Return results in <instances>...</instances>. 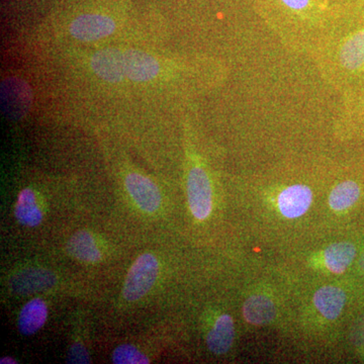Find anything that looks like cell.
Returning a JSON list of instances; mask_svg holds the SVG:
<instances>
[{
	"instance_id": "1",
	"label": "cell",
	"mask_w": 364,
	"mask_h": 364,
	"mask_svg": "<svg viewBox=\"0 0 364 364\" xmlns=\"http://www.w3.org/2000/svg\"><path fill=\"white\" fill-rule=\"evenodd\" d=\"M280 43L310 55L348 11L345 0H253Z\"/></svg>"
},
{
	"instance_id": "2",
	"label": "cell",
	"mask_w": 364,
	"mask_h": 364,
	"mask_svg": "<svg viewBox=\"0 0 364 364\" xmlns=\"http://www.w3.org/2000/svg\"><path fill=\"white\" fill-rule=\"evenodd\" d=\"M309 56L342 100L364 95V11L352 9Z\"/></svg>"
},
{
	"instance_id": "3",
	"label": "cell",
	"mask_w": 364,
	"mask_h": 364,
	"mask_svg": "<svg viewBox=\"0 0 364 364\" xmlns=\"http://www.w3.org/2000/svg\"><path fill=\"white\" fill-rule=\"evenodd\" d=\"M159 274V261L152 253L139 256L132 265L123 287V296L133 303L144 298L152 287Z\"/></svg>"
},
{
	"instance_id": "4",
	"label": "cell",
	"mask_w": 364,
	"mask_h": 364,
	"mask_svg": "<svg viewBox=\"0 0 364 364\" xmlns=\"http://www.w3.org/2000/svg\"><path fill=\"white\" fill-rule=\"evenodd\" d=\"M188 200L191 214L198 221H205L213 210V188L207 170L195 164L188 170Z\"/></svg>"
},
{
	"instance_id": "5",
	"label": "cell",
	"mask_w": 364,
	"mask_h": 364,
	"mask_svg": "<svg viewBox=\"0 0 364 364\" xmlns=\"http://www.w3.org/2000/svg\"><path fill=\"white\" fill-rule=\"evenodd\" d=\"M32 102V91L26 81L14 77L2 81L1 107L7 117L20 119L26 117Z\"/></svg>"
},
{
	"instance_id": "6",
	"label": "cell",
	"mask_w": 364,
	"mask_h": 364,
	"mask_svg": "<svg viewBox=\"0 0 364 364\" xmlns=\"http://www.w3.org/2000/svg\"><path fill=\"white\" fill-rule=\"evenodd\" d=\"M124 184L129 196L142 212L154 214L161 207V193L149 177L133 172L127 176Z\"/></svg>"
},
{
	"instance_id": "7",
	"label": "cell",
	"mask_w": 364,
	"mask_h": 364,
	"mask_svg": "<svg viewBox=\"0 0 364 364\" xmlns=\"http://www.w3.org/2000/svg\"><path fill=\"white\" fill-rule=\"evenodd\" d=\"M117 25L109 16L100 14H86L72 21L70 33L81 42H95L109 37L116 31Z\"/></svg>"
},
{
	"instance_id": "8",
	"label": "cell",
	"mask_w": 364,
	"mask_h": 364,
	"mask_svg": "<svg viewBox=\"0 0 364 364\" xmlns=\"http://www.w3.org/2000/svg\"><path fill=\"white\" fill-rule=\"evenodd\" d=\"M90 66L97 77L109 83H119L126 77L124 53L114 48L100 50L93 54Z\"/></svg>"
},
{
	"instance_id": "9",
	"label": "cell",
	"mask_w": 364,
	"mask_h": 364,
	"mask_svg": "<svg viewBox=\"0 0 364 364\" xmlns=\"http://www.w3.org/2000/svg\"><path fill=\"white\" fill-rule=\"evenodd\" d=\"M312 202V188L301 183L287 186L279 193L277 200L280 213L289 219H296L305 215Z\"/></svg>"
},
{
	"instance_id": "10",
	"label": "cell",
	"mask_w": 364,
	"mask_h": 364,
	"mask_svg": "<svg viewBox=\"0 0 364 364\" xmlns=\"http://www.w3.org/2000/svg\"><path fill=\"white\" fill-rule=\"evenodd\" d=\"M126 76L134 82H149L156 78L161 70L154 57L140 50H129L124 53Z\"/></svg>"
},
{
	"instance_id": "11",
	"label": "cell",
	"mask_w": 364,
	"mask_h": 364,
	"mask_svg": "<svg viewBox=\"0 0 364 364\" xmlns=\"http://www.w3.org/2000/svg\"><path fill=\"white\" fill-rule=\"evenodd\" d=\"M47 318V304L40 298L31 299L23 306L18 315V331L25 336H32L42 329Z\"/></svg>"
},
{
	"instance_id": "12",
	"label": "cell",
	"mask_w": 364,
	"mask_h": 364,
	"mask_svg": "<svg viewBox=\"0 0 364 364\" xmlns=\"http://www.w3.org/2000/svg\"><path fill=\"white\" fill-rule=\"evenodd\" d=\"M67 252L74 259L85 263L100 262L102 258L97 239L87 231L77 232L69 239Z\"/></svg>"
},
{
	"instance_id": "13",
	"label": "cell",
	"mask_w": 364,
	"mask_h": 364,
	"mask_svg": "<svg viewBox=\"0 0 364 364\" xmlns=\"http://www.w3.org/2000/svg\"><path fill=\"white\" fill-rule=\"evenodd\" d=\"M235 336L234 321L228 314L220 316L214 327L207 336L208 348L210 352L222 355L227 353L233 344Z\"/></svg>"
},
{
	"instance_id": "14",
	"label": "cell",
	"mask_w": 364,
	"mask_h": 364,
	"mask_svg": "<svg viewBox=\"0 0 364 364\" xmlns=\"http://www.w3.org/2000/svg\"><path fill=\"white\" fill-rule=\"evenodd\" d=\"M14 215L18 222L26 227L35 228L43 222L44 214L33 189L25 188L18 193Z\"/></svg>"
},
{
	"instance_id": "15",
	"label": "cell",
	"mask_w": 364,
	"mask_h": 364,
	"mask_svg": "<svg viewBox=\"0 0 364 364\" xmlns=\"http://www.w3.org/2000/svg\"><path fill=\"white\" fill-rule=\"evenodd\" d=\"M314 304L326 318L335 320L343 311L346 304V294L339 287H321L314 296Z\"/></svg>"
},
{
	"instance_id": "16",
	"label": "cell",
	"mask_w": 364,
	"mask_h": 364,
	"mask_svg": "<svg viewBox=\"0 0 364 364\" xmlns=\"http://www.w3.org/2000/svg\"><path fill=\"white\" fill-rule=\"evenodd\" d=\"M277 309L269 298L252 296L244 303L243 316L252 325H267L274 320Z\"/></svg>"
},
{
	"instance_id": "17",
	"label": "cell",
	"mask_w": 364,
	"mask_h": 364,
	"mask_svg": "<svg viewBox=\"0 0 364 364\" xmlns=\"http://www.w3.org/2000/svg\"><path fill=\"white\" fill-rule=\"evenodd\" d=\"M356 255V248L348 242H340L330 245L324 252L325 264L333 273H343L350 267Z\"/></svg>"
},
{
	"instance_id": "18",
	"label": "cell",
	"mask_w": 364,
	"mask_h": 364,
	"mask_svg": "<svg viewBox=\"0 0 364 364\" xmlns=\"http://www.w3.org/2000/svg\"><path fill=\"white\" fill-rule=\"evenodd\" d=\"M361 196V186L353 179L337 183L329 196V205L333 210L341 212L355 205Z\"/></svg>"
},
{
	"instance_id": "19",
	"label": "cell",
	"mask_w": 364,
	"mask_h": 364,
	"mask_svg": "<svg viewBox=\"0 0 364 364\" xmlns=\"http://www.w3.org/2000/svg\"><path fill=\"white\" fill-rule=\"evenodd\" d=\"M54 277L47 270H26L14 280V289L18 293H32L54 284Z\"/></svg>"
},
{
	"instance_id": "20",
	"label": "cell",
	"mask_w": 364,
	"mask_h": 364,
	"mask_svg": "<svg viewBox=\"0 0 364 364\" xmlns=\"http://www.w3.org/2000/svg\"><path fill=\"white\" fill-rule=\"evenodd\" d=\"M112 363L116 364H146L150 360L143 352L132 344H122L112 352Z\"/></svg>"
},
{
	"instance_id": "21",
	"label": "cell",
	"mask_w": 364,
	"mask_h": 364,
	"mask_svg": "<svg viewBox=\"0 0 364 364\" xmlns=\"http://www.w3.org/2000/svg\"><path fill=\"white\" fill-rule=\"evenodd\" d=\"M336 126L337 131L345 136H364V112L346 121L337 122Z\"/></svg>"
},
{
	"instance_id": "22",
	"label": "cell",
	"mask_w": 364,
	"mask_h": 364,
	"mask_svg": "<svg viewBox=\"0 0 364 364\" xmlns=\"http://www.w3.org/2000/svg\"><path fill=\"white\" fill-rule=\"evenodd\" d=\"M67 363L72 364L90 363V356L87 349L81 343H74L69 349Z\"/></svg>"
},
{
	"instance_id": "23",
	"label": "cell",
	"mask_w": 364,
	"mask_h": 364,
	"mask_svg": "<svg viewBox=\"0 0 364 364\" xmlns=\"http://www.w3.org/2000/svg\"><path fill=\"white\" fill-rule=\"evenodd\" d=\"M347 6L352 9L364 11V0H346Z\"/></svg>"
},
{
	"instance_id": "24",
	"label": "cell",
	"mask_w": 364,
	"mask_h": 364,
	"mask_svg": "<svg viewBox=\"0 0 364 364\" xmlns=\"http://www.w3.org/2000/svg\"><path fill=\"white\" fill-rule=\"evenodd\" d=\"M0 363L1 364H16L18 363V361L16 360L14 358H11V356H6V358H1V360H0Z\"/></svg>"
},
{
	"instance_id": "25",
	"label": "cell",
	"mask_w": 364,
	"mask_h": 364,
	"mask_svg": "<svg viewBox=\"0 0 364 364\" xmlns=\"http://www.w3.org/2000/svg\"><path fill=\"white\" fill-rule=\"evenodd\" d=\"M360 265H361V267H363L364 269V253H363V257H361V259H360Z\"/></svg>"
}]
</instances>
